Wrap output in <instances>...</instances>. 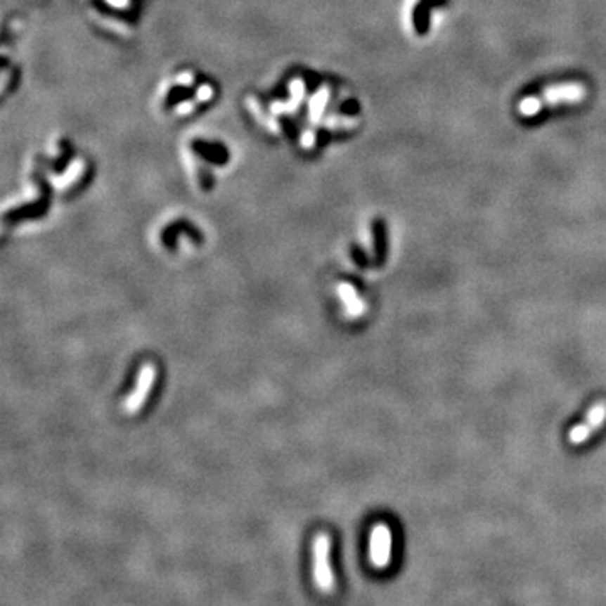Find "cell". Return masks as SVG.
<instances>
[{
	"mask_svg": "<svg viewBox=\"0 0 606 606\" xmlns=\"http://www.w3.org/2000/svg\"><path fill=\"white\" fill-rule=\"evenodd\" d=\"M586 98V88L581 83H562L548 86L539 96H527L520 100L519 113L522 117H534L543 112L546 105H574Z\"/></svg>",
	"mask_w": 606,
	"mask_h": 606,
	"instance_id": "obj_1",
	"label": "cell"
},
{
	"mask_svg": "<svg viewBox=\"0 0 606 606\" xmlns=\"http://www.w3.org/2000/svg\"><path fill=\"white\" fill-rule=\"evenodd\" d=\"M337 293H339L340 302L344 303L345 314H347V317L361 318L362 315H366L367 303L362 300L359 292H357L356 287H354L352 283H349V281H342V283H339V287H337Z\"/></svg>",
	"mask_w": 606,
	"mask_h": 606,
	"instance_id": "obj_6",
	"label": "cell"
},
{
	"mask_svg": "<svg viewBox=\"0 0 606 606\" xmlns=\"http://www.w3.org/2000/svg\"><path fill=\"white\" fill-rule=\"evenodd\" d=\"M157 369L152 362H145L142 369L138 370V378H136V386L131 391V394L125 399V411L128 415H136L145 406V401L150 398L153 384H155Z\"/></svg>",
	"mask_w": 606,
	"mask_h": 606,
	"instance_id": "obj_3",
	"label": "cell"
},
{
	"mask_svg": "<svg viewBox=\"0 0 606 606\" xmlns=\"http://www.w3.org/2000/svg\"><path fill=\"white\" fill-rule=\"evenodd\" d=\"M392 550V534L391 529L386 524H375L370 531L369 541V557L374 567H386L391 561Z\"/></svg>",
	"mask_w": 606,
	"mask_h": 606,
	"instance_id": "obj_4",
	"label": "cell"
},
{
	"mask_svg": "<svg viewBox=\"0 0 606 606\" xmlns=\"http://www.w3.org/2000/svg\"><path fill=\"white\" fill-rule=\"evenodd\" d=\"M314 578L322 591H332L334 574L330 567V537L320 532L314 541Z\"/></svg>",
	"mask_w": 606,
	"mask_h": 606,
	"instance_id": "obj_2",
	"label": "cell"
},
{
	"mask_svg": "<svg viewBox=\"0 0 606 606\" xmlns=\"http://www.w3.org/2000/svg\"><path fill=\"white\" fill-rule=\"evenodd\" d=\"M605 423H606V401H600V403H596L595 406L588 411L586 420H584L583 423L576 425L569 430V434H567L569 443L576 446L583 445V443L586 441L591 434H595Z\"/></svg>",
	"mask_w": 606,
	"mask_h": 606,
	"instance_id": "obj_5",
	"label": "cell"
}]
</instances>
